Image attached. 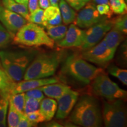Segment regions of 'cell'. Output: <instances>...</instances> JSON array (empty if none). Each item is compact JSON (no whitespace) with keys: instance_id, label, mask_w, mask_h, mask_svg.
Instances as JSON below:
<instances>
[{"instance_id":"cell-1","label":"cell","mask_w":127,"mask_h":127,"mask_svg":"<svg viewBox=\"0 0 127 127\" xmlns=\"http://www.w3.org/2000/svg\"><path fill=\"white\" fill-rule=\"evenodd\" d=\"M74 108L69 117L72 123L85 127L102 126V112L99 102L94 96L82 95Z\"/></svg>"},{"instance_id":"cell-2","label":"cell","mask_w":127,"mask_h":127,"mask_svg":"<svg viewBox=\"0 0 127 127\" xmlns=\"http://www.w3.org/2000/svg\"><path fill=\"white\" fill-rule=\"evenodd\" d=\"M38 54L35 50L0 51V61L5 72L15 82L23 79L25 71Z\"/></svg>"},{"instance_id":"cell-3","label":"cell","mask_w":127,"mask_h":127,"mask_svg":"<svg viewBox=\"0 0 127 127\" xmlns=\"http://www.w3.org/2000/svg\"><path fill=\"white\" fill-rule=\"evenodd\" d=\"M61 59V54L57 52L38 54L25 71L24 80L44 78L53 75Z\"/></svg>"},{"instance_id":"cell-4","label":"cell","mask_w":127,"mask_h":127,"mask_svg":"<svg viewBox=\"0 0 127 127\" xmlns=\"http://www.w3.org/2000/svg\"><path fill=\"white\" fill-rule=\"evenodd\" d=\"M62 71L84 84H90L98 75L104 72L101 68L91 64L77 54L70 55L66 58Z\"/></svg>"},{"instance_id":"cell-5","label":"cell","mask_w":127,"mask_h":127,"mask_svg":"<svg viewBox=\"0 0 127 127\" xmlns=\"http://www.w3.org/2000/svg\"><path fill=\"white\" fill-rule=\"evenodd\" d=\"M14 43L27 47H54V41L38 24L29 23L22 27L13 37Z\"/></svg>"},{"instance_id":"cell-6","label":"cell","mask_w":127,"mask_h":127,"mask_svg":"<svg viewBox=\"0 0 127 127\" xmlns=\"http://www.w3.org/2000/svg\"><path fill=\"white\" fill-rule=\"evenodd\" d=\"M91 87L94 94L107 100H123L127 98V91L121 88L104 72L99 74L92 81Z\"/></svg>"},{"instance_id":"cell-7","label":"cell","mask_w":127,"mask_h":127,"mask_svg":"<svg viewBox=\"0 0 127 127\" xmlns=\"http://www.w3.org/2000/svg\"><path fill=\"white\" fill-rule=\"evenodd\" d=\"M102 116L105 127L127 126V110L122 99L108 100L104 102Z\"/></svg>"},{"instance_id":"cell-8","label":"cell","mask_w":127,"mask_h":127,"mask_svg":"<svg viewBox=\"0 0 127 127\" xmlns=\"http://www.w3.org/2000/svg\"><path fill=\"white\" fill-rule=\"evenodd\" d=\"M112 28L111 20L107 18L95 24L85 31L83 43L80 47L82 50L85 51L98 44L106 34Z\"/></svg>"},{"instance_id":"cell-9","label":"cell","mask_w":127,"mask_h":127,"mask_svg":"<svg viewBox=\"0 0 127 127\" xmlns=\"http://www.w3.org/2000/svg\"><path fill=\"white\" fill-rule=\"evenodd\" d=\"M115 51L108 47L104 41L83 51L81 56L87 61L98 65H105L113 59Z\"/></svg>"},{"instance_id":"cell-10","label":"cell","mask_w":127,"mask_h":127,"mask_svg":"<svg viewBox=\"0 0 127 127\" xmlns=\"http://www.w3.org/2000/svg\"><path fill=\"white\" fill-rule=\"evenodd\" d=\"M81 9L74 21L75 25L79 28H88L107 18L105 16L99 15L94 3L89 2Z\"/></svg>"},{"instance_id":"cell-11","label":"cell","mask_w":127,"mask_h":127,"mask_svg":"<svg viewBox=\"0 0 127 127\" xmlns=\"http://www.w3.org/2000/svg\"><path fill=\"white\" fill-rule=\"evenodd\" d=\"M0 22L11 34L15 33L27 23V21L20 14L0 5Z\"/></svg>"},{"instance_id":"cell-12","label":"cell","mask_w":127,"mask_h":127,"mask_svg":"<svg viewBox=\"0 0 127 127\" xmlns=\"http://www.w3.org/2000/svg\"><path fill=\"white\" fill-rule=\"evenodd\" d=\"M79 94L78 92L69 90L57 99L56 118L63 120L69 115L78 101Z\"/></svg>"},{"instance_id":"cell-13","label":"cell","mask_w":127,"mask_h":127,"mask_svg":"<svg viewBox=\"0 0 127 127\" xmlns=\"http://www.w3.org/2000/svg\"><path fill=\"white\" fill-rule=\"evenodd\" d=\"M85 31L81 30L75 24H71L67 29L64 37L57 42V45L61 48H80L83 43Z\"/></svg>"},{"instance_id":"cell-14","label":"cell","mask_w":127,"mask_h":127,"mask_svg":"<svg viewBox=\"0 0 127 127\" xmlns=\"http://www.w3.org/2000/svg\"><path fill=\"white\" fill-rule=\"evenodd\" d=\"M58 82V79L56 78H44L31 79L28 80L20 81L15 83L14 88L12 90L11 95L17 93H25V92L42 87L47 84Z\"/></svg>"},{"instance_id":"cell-15","label":"cell","mask_w":127,"mask_h":127,"mask_svg":"<svg viewBox=\"0 0 127 127\" xmlns=\"http://www.w3.org/2000/svg\"><path fill=\"white\" fill-rule=\"evenodd\" d=\"M38 88L40 89L46 96L57 99L70 90L71 87L65 84L55 82L44 85Z\"/></svg>"},{"instance_id":"cell-16","label":"cell","mask_w":127,"mask_h":127,"mask_svg":"<svg viewBox=\"0 0 127 127\" xmlns=\"http://www.w3.org/2000/svg\"><path fill=\"white\" fill-rule=\"evenodd\" d=\"M62 17L59 7L57 6H49L44 11L42 25L44 27L48 25H57L61 24Z\"/></svg>"},{"instance_id":"cell-17","label":"cell","mask_w":127,"mask_h":127,"mask_svg":"<svg viewBox=\"0 0 127 127\" xmlns=\"http://www.w3.org/2000/svg\"><path fill=\"white\" fill-rule=\"evenodd\" d=\"M124 35L121 31L112 28L105 35L103 41L109 48L116 51L121 42L124 39Z\"/></svg>"},{"instance_id":"cell-18","label":"cell","mask_w":127,"mask_h":127,"mask_svg":"<svg viewBox=\"0 0 127 127\" xmlns=\"http://www.w3.org/2000/svg\"><path fill=\"white\" fill-rule=\"evenodd\" d=\"M39 111L45 117L47 121H50L54 117L57 109V102L51 98H43L40 102Z\"/></svg>"},{"instance_id":"cell-19","label":"cell","mask_w":127,"mask_h":127,"mask_svg":"<svg viewBox=\"0 0 127 127\" xmlns=\"http://www.w3.org/2000/svg\"><path fill=\"white\" fill-rule=\"evenodd\" d=\"M15 82L0 68V93L2 97L9 99Z\"/></svg>"},{"instance_id":"cell-20","label":"cell","mask_w":127,"mask_h":127,"mask_svg":"<svg viewBox=\"0 0 127 127\" xmlns=\"http://www.w3.org/2000/svg\"><path fill=\"white\" fill-rule=\"evenodd\" d=\"M62 21L65 25L73 23L77 16V13L74 8L71 7L65 0H60L59 3Z\"/></svg>"},{"instance_id":"cell-21","label":"cell","mask_w":127,"mask_h":127,"mask_svg":"<svg viewBox=\"0 0 127 127\" xmlns=\"http://www.w3.org/2000/svg\"><path fill=\"white\" fill-rule=\"evenodd\" d=\"M3 6L9 10L20 14L27 21L29 15L28 6L20 4L15 0H1Z\"/></svg>"},{"instance_id":"cell-22","label":"cell","mask_w":127,"mask_h":127,"mask_svg":"<svg viewBox=\"0 0 127 127\" xmlns=\"http://www.w3.org/2000/svg\"><path fill=\"white\" fill-rule=\"evenodd\" d=\"M45 27L47 28L48 35L54 41H56V42L61 40L64 37L68 29L65 25L61 24L48 25Z\"/></svg>"},{"instance_id":"cell-23","label":"cell","mask_w":127,"mask_h":127,"mask_svg":"<svg viewBox=\"0 0 127 127\" xmlns=\"http://www.w3.org/2000/svg\"><path fill=\"white\" fill-rule=\"evenodd\" d=\"M8 107L7 118L8 126L9 127H18V123L23 112H20V111L17 110L10 102H9Z\"/></svg>"},{"instance_id":"cell-24","label":"cell","mask_w":127,"mask_h":127,"mask_svg":"<svg viewBox=\"0 0 127 127\" xmlns=\"http://www.w3.org/2000/svg\"><path fill=\"white\" fill-rule=\"evenodd\" d=\"M25 99L26 97L25 93H21L11 95L8 100L9 102H10L17 110L20 112H24Z\"/></svg>"},{"instance_id":"cell-25","label":"cell","mask_w":127,"mask_h":127,"mask_svg":"<svg viewBox=\"0 0 127 127\" xmlns=\"http://www.w3.org/2000/svg\"><path fill=\"white\" fill-rule=\"evenodd\" d=\"M111 21L112 23V28L121 31L124 35H127V17L126 14H121Z\"/></svg>"},{"instance_id":"cell-26","label":"cell","mask_w":127,"mask_h":127,"mask_svg":"<svg viewBox=\"0 0 127 127\" xmlns=\"http://www.w3.org/2000/svg\"><path fill=\"white\" fill-rule=\"evenodd\" d=\"M109 5L112 12L114 14H126L127 6L125 0H109Z\"/></svg>"},{"instance_id":"cell-27","label":"cell","mask_w":127,"mask_h":127,"mask_svg":"<svg viewBox=\"0 0 127 127\" xmlns=\"http://www.w3.org/2000/svg\"><path fill=\"white\" fill-rule=\"evenodd\" d=\"M108 71L111 75L118 78L122 83L127 85V71L115 65H111L108 68Z\"/></svg>"},{"instance_id":"cell-28","label":"cell","mask_w":127,"mask_h":127,"mask_svg":"<svg viewBox=\"0 0 127 127\" xmlns=\"http://www.w3.org/2000/svg\"><path fill=\"white\" fill-rule=\"evenodd\" d=\"M9 105V100L8 98L0 97V127H6V118L8 108Z\"/></svg>"},{"instance_id":"cell-29","label":"cell","mask_w":127,"mask_h":127,"mask_svg":"<svg viewBox=\"0 0 127 127\" xmlns=\"http://www.w3.org/2000/svg\"><path fill=\"white\" fill-rule=\"evenodd\" d=\"M40 101L33 98H26L25 102L24 113L25 114L30 113L39 109Z\"/></svg>"},{"instance_id":"cell-30","label":"cell","mask_w":127,"mask_h":127,"mask_svg":"<svg viewBox=\"0 0 127 127\" xmlns=\"http://www.w3.org/2000/svg\"><path fill=\"white\" fill-rule=\"evenodd\" d=\"M13 37V35L7 31V30L0 23V47H4L8 44Z\"/></svg>"},{"instance_id":"cell-31","label":"cell","mask_w":127,"mask_h":127,"mask_svg":"<svg viewBox=\"0 0 127 127\" xmlns=\"http://www.w3.org/2000/svg\"><path fill=\"white\" fill-rule=\"evenodd\" d=\"M44 10L42 8H37L34 11L29 14L27 21L30 23H34L36 24L42 25V20H43Z\"/></svg>"},{"instance_id":"cell-32","label":"cell","mask_w":127,"mask_h":127,"mask_svg":"<svg viewBox=\"0 0 127 127\" xmlns=\"http://www.w3.org/2000/svg\"><path fill=\"white\" fill-rule=\"evenodd\" d=\"M26 115L27 116L28 119L31 122L35 124L43 123V122L46 121L45 117L43 115V114L41 113L39 109H37V110L27 114Z\"/></svg>"},{"instance_id":"cell-33","label":"cell","mask_w":127,"mask_h":127,"mask_svg":"<svg viewBox=\"0 0 127 127\" xmlns=\"http://www.w3.org/2000/svg\"><path fill=\"white\" fill-rule=\"evenodd\" d=\"M96 8L99 15L105 16L108 18H110L112 15L113 12L111 11L109 4H98Z\"/></svg>"},{"instance_id":"cell-34","label":"cell","mask_w":127,"mask_h":127,"mask_svg":"<svg viewBox=\"0 0 127 127\" xmlns=\"http://www.w3.org/2000/svg\"><path fill=\"white\" fill-rule=\"evenodd\" d=\"M24 93L26 98H35V99L39 100L40 101L43 98H44V93L38 88L29 90V91L25 92Z\"/></svg>"},{"instance_id":"cell-35","label":"cell","mask_w":127,"mask_h":127,"mask_svg":"<svg viewBox=\"0 0 127 127\" xmlns=\"http://www.w3.org/2000/svg\"><path fill=\"white\" fill-rule=\"evenodd\" d=\"M71 7L75 10L79 11L90 2L91 0H65Z\"/></svg>"},{"instance_id":"cell-36","label":"cell","mask_w":127,"mask_h":127,"mask_svg":"<svg viewBox=\"0 0 127 127\" xmlns=\"http://www.w3.org/2000/svg\"><path fill=\"white\" fill-rule=\"evenodd\" d=\"M35 124L31 122L28 118L26 114L23 112L21 114L20 122H19L18 127H32L36 126Z\"/></svg>"},{"instance_id":"cell-37","label":"cell","mask_w":127,"mask_h":127,"mask_svg":"<svg viewBox=\"0 0 127 127\" xmlns=\"http://www.w3.org/2000/svg\"><path fill=\"white\" fill-rule=\"evenodd\" d=\"M27 6L29 14L31 13L39 8L38 0H28Z\"/></svg>"},{"instance_id":"cell-38","label":"cell","mask_w":127,"mask_h":127,"mask_svg":"<svg viewBox=\"0 0 127 127\" xmlns=\"http://www.w3.org/2000/svg\"><path fill=\"white\" fill-rule=\"evenodd\" d=\"M39 7L42 9H46L50 6V2L49 0H38Z\"/></svg>"},{"instance_id":"cell-39","label":"cell","mask_w":127,"mask_h":127,"mask_svg":"<svg viewBox=\"0 0 127 127\" xmlns=\"http://www.w3.org/2000/svg\"><path fill=\"white\" fill-rule=\"evenodd\" d=\"M96 4H109V0H93Z\"/></svg>"},{"instance_id":"cell-40","label":"cell","mask_w":127,"mask_h":127,"mask_svg":"<svg viewBox=\"0 0 127 127\" xmlns=\"http://www.w3.org/2000/svg\"><path fill=\"white\" fill-rule=\"evenodd\" d=\"M50 2V5L52 6H57L58 7V2L59 0H49Z\"/></svg>"},{"instance_id":"cell-41","label":"cell","mask_w":127,"mask_h":127,"mask_svg":"<svg viewBox=\"0 0 127 127\" xmlns=\"http://www.w3.org/2000/svg\"><path fill=\"white\" fill-rule=\"evenodd\" d=\"M15 1H17V2L20 3V4L26 5H27L28 2V0H15Z\"/></svg>"},{"instance_id":"cell-42","label":"cell","mask_w":127,"mask_h":127,"mask_svg":"<svg viewBox=\"0 0 127 127\" xmlns=\"http://www.w3.org/2000/svg\"><path fill=\"white\" fill-rule=\"evenodd\" d=\"M48 125V126L50 127H63L62 125H60L59 124L55 123V122H52V123L49 124Z\"/></svg>"},{"instance_id":"cell-43","label":"cell","mask_w":127,"mask_h":127,"mask_svg":"<svg viewBox=\"0 0 127 127\" xmlns=\"http://www.w3.org/2000/svg\"><path fill=\"white\" fill-rule=\"evenodd\" d=\"M1 96H1V93H0V97H1Z\"/></svg>"},{"instance_id":"cell-44","label":"cell","mask_w":127,"mask_h":127,"mask_svg":"<svg viewBox=\"0 0 127 127\" xmlns=\"http://www.w3.org/2000/svg\"><path fill=\"white\" fill-rule=\"evenodd\" d=\"M125 1H126V0H125Z\"/></svg>"}]
</instances>
